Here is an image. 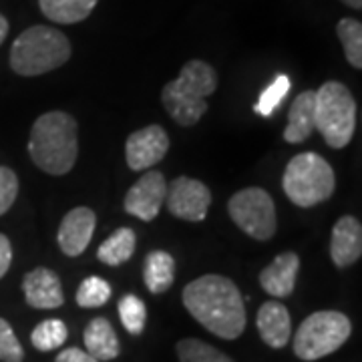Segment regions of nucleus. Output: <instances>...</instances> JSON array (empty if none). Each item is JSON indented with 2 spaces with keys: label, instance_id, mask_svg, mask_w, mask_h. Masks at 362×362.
<instances>
[{
  "label": "nucleus",
  "instance_id": "1",
  "mask_svg": "<svg viewBox=\"0 0 362 362\" xmlns=\"http://www.w3.org/2000/svg\"><path fill=\"white\" fill-rule=\"evenodd\" d=\"M183 306L207 332L235 340L246 330V306L238 286L220 274H206L183 288Z\"/></svg>",
  "mask_w": 362,
  "mask_h": 362
},
{
  "label": "nucleus",
  "instance_id": "2",
  "mask_svg": "<svg viewBox=\"0 0 362 362\" xmlns=\"http://www.w3.org/2000/svg\"><path fill=\"white\" fill-rule=\"evenodd\" d=\"M33 163L49 175H65L75 168L78 157V127L75 117L65 111L40 115L28 139Z\"/></svg>",
  "mask_w": 362,
  "mask_h": 362
},
{
  "label": "nucleus",
  "instance_id": "3",
  "mask_svg": "<svg viewBox=\"0 0 362 362\" xmlns=\"http://www.w3.org/2000/svg\"><path fill=\"white\" fill-rule=\"evenodd\" d=\"M218 89V73L206 61H187L180 77L169 81L161 90V103L169 117L181 125L192 127L207 111V97Z\"/></svg>",
  "mask_w": 362,
  "mask_h": 362
},
{
  "label": "nucleus",
  "instance_id": "4",
  "mask_svg": "<svg viewBox=\"0 0 362 362\" xmlns=\"http://www.w3.org/2000/svg\"><path fill=\"white\" fill-rule=\"evenodd\" d=\"M71 59V40L59 28L35 25L18 35L11 49V69L21 77H39Z\"/></svg>",
  "mask_w": 362,
  "mask_h": 362
},
{
  "label": "nucleus",
  "instance_id": "5",
  "mask_svg": "<svg viewBox=\"0 0 362 362\" xmlns=\"http://www.w3.org/2000/svg\"><path fill=\"white\" fill-rule=\"evenodd\" d=\"M314 123L332 149H344L356 131V101L344 83L328 81L314 90Z\"/></svg>",
  "mask_w": 362,
  "mask_h": 362
},
{
  "label": "nucleus",
  "instance_id": "6",
  "mask_svg": "<svg viewBox=\"0 0 362 362\" xmlns=\"http://www.w3.org/2000/svg\"><path fill=\"white\" fill-rule=\"evenodd\" d=\"M282 187L288 199L298 207H314L330 199L337 189L332 165L318 153H298L286 165Z\"/></svg>",
  "mask_w": 362,
  "mask_h": 362
},
{
  "label": "nucleus",
  "instance_id": "7",
  "mask_svg": "<svg viewBox=\"0 0 362 362\" xmlns=\"http://www.w3.org/2000/svg\"><path fill=\"white\" fill-rule=\"evenodd\" d=\"M352 332L349 316L338 310H320L310 314L294 334L292 349L300 361L314 362L337 352Z\"/></svg>",
  "mask_w": 362,
  "mask_h": 362
},
{
  "label": "nucleus",
  "instance_id": "8",
  "mask_svg": "<svg viewBox=\"0 0 362 362\" xmlns=\"http://www.w3.org/2000/svg\"><path fill=\"white\" fill-rule=\"evenodd\" d=\"M228 211L233 223L250 238L266 242L276 233V206L270 194L262 187H246L232 195Z\"/></svg>",
  "mask_w": 362,
  "mask_h": 362
},
{
  "label": "nucleus",
  "instance_id": "9",
  "mask_svg": "<svg viewBox=\"0 0 362 362\" xmlns=\"http://www.w3.org/2000/svg\"><path fill=\"white\" fill-rule=\"evenodd\" d=\"M165 204L169 214L177 220L202 221L211 206V192L204 181L181 175L168 185Z\"/></svg>",
  "mask_w": 362,
  "mask_h": 362
},
{
  "label": "nucleus",
  "instance_id": "10",
  "mask_svg": "<svg viewBox=\"0 0 362 362\" xmlns=\"http://www.w3.org/2000/svg\"><path fill=\"white\" fill-rule=\"evenodd\" d=\"M168 194V181L165 175L159 171H145L139 180L135 181L125 195V211L135 216L137 220L151 221L156 220L159 209L165 202Z\"/></svg>",
  "mask_w": 362,
  "mask_h": 362
},
{
  "label": "nucleus",
  "instance_id": "11",
  "mask_svg": "<svg viewBox=\"0 0 362 362\" xmlns=\"http://www.w3.org/2000/svg\"><path fill=\"white\" fill-rule=\"evenodd\" d=\"M169 151V137L163 127L147 125L131 133L125 143V159L133 171H145L159 163Z\"/></svg>",
  "mask_w": 362,
  "mask_h": 362
},
{
  "label": "nucleus",
  "instance_id": "12",
  "mask_svg": "<svg viewBox=\"0 0 362 362\" xmlns=\"http://www.w3.org/2000/svg\"><path fill=\"white\" fill-rule=\"evenodd\" d=\"M95 226H97V216L90 207H73L63 218L59 226V233H57L61 252L69 258L81 256L89 247Z\"/></svg>",
  "mask_w": 362,
  "mask_h": 362
},
{
  "label": "nucleus",
  "instance_id": "13",
  "mask_svg": "<svg viewBox=\"0 0 362 362\" xmlns=\"http://www.w3.org/2000/svg\"><path fill=\"white\" fill-rule=\"evenodd\" d=\"M23 292L26 304L37 310H54L65 302L61 278L49 268L28 272L23 278Z\"/></svg>",
  "mask_w": 362,
  "mask_h": 362
},
{
  "label": "nucleus",
  "instance_id": "14",
  "mask_svg": "<svg viewBox=\"0 0 362 362\" xmlns=\"http://www.w3.org/2000/svg\"><path fill=\"white\" fill-rule=\"evenodd\" d=\"M362 256V226L352 216H344L334 223L330 238V258L337 268H349Z\"/></svg>",
  "mask_w": 362,
  "mask_h": 362
},
{
  "label": "nucleus",
  "instance_id": "15",
  "mask_svg": "<svg viewBox=\"0 0 362 362\" xmlns=\"http://www.w3.org/2000/svg\"><path fill=\"white\" fill-rule=\"evenodd\" d=\"M298 270H300V256L294 252H284L259 272V286L264 288V292H268L274 298L292 296L296 288Z\"/></svg>",
  "mask_w": 362,
  "mask_h": 362
},
{
  "label": "nucleus",
  "instance_id": "16",
  "mask_svg": "<svg viewBox=\"0 0 362 362\" xmlns=\"http://www.w3.org/2000/svg\"><path fill=\"white\" fill-rule=\"evenodd\" d=\"M256 328L259 338L270 346V349H284L292 337V318L284 304L278 300L264 302L259 306L256 316Z\"/></svg>",
  "mask_w": 362,
  "mask_h": 362
},
{
  "label": "nucleus",
  "instance_id": "17",
  "mask_svg": "<svg viewBox=\"0 0 362 362\" xmlns=\"http://www.w3.org/2000/svg\"><path fill=\"white\" fill-rule=\"evenodd\" d=\"M83 342H85V350L99 362L115 361L121 352V344H119L115 328L103 316L93 318L87 324V328L83 332Z\"/></svg>",
  "mask_w": 362,
  "mask_h": 362
},
{
  "label": "nucleus",
  "instance_id": "18",
  "mask_svg": "<svg viewBox=\"0 0 362 362\" xmlns=\"http://www.w3.org/2000/svg\"><path fill=\"white\" fill-rule=\"evenodd\" d=\"M316 129L314 123V90H304L300 93L288 113V127L284 129V141L296 143L306 141Z\"/></svg>",
  "mask_w": 362,
  "mask_h": 362
},
{
  "label": "nucleus",
  "instance_id": "19",
  "mask_svg": "<svg viewBox=\"0 0 362 362\" xmlns=\"http://www.w3.org/2000/svg\"><path fill=\"white\" fill-rule=\"evenodd\" d=\"M175 280V259L168 252H149L143 264V282L151 294H163Z\"/></svg>",
  "mask_w": 362,
  "mask_h": 362
},
{
  "label": "nucleus",
  "instance_id": "20",
  "mask_svg": "<svg viewBox=\"0 0 362 362\" xmlns=\"http://www.w3.org/2000/svg\"><path fill=\"white\" fill-rule=\"evenodd\" d=\"M99 0H39L40 13L57 25H77L89 18Z\"/></svg>",
  "mask_w": 362,
  "mask_h": 362
},
{
  "label": "nucleus",
  "instance_id": "21",
  "mask_svg": "<svg viewBox=\"0 0 362 362\" xmlns=\"http://www.w3.org/2000/svg\"><path fill=\"white\" fill-rule=\"evenodd\" d=\"M135 252V232L131 228H119L97 250V258L105 266H121Z\"/></svg>",
  "mask_w": 362,
  "mask_h": 362
},
{
  "label": "nucleus",
  "instance_id": "22",
  "mask_svg": "<svg viewBox=\"0 0 362 362\" xmlns=\"http://www.w3.org/2000/svg\"><path fill=\"white\" fill-rule=\"evenodd\" d=\"M66 338H69V328L59 318L42 320L30 332V342L39 352H51V350L61 349L66 342Z\"/></svg>",
  "mask_w": 362,
  "mask_h": 362
},
{
  "label": "nucleus",
  "instance_id": "23",
  "mask_svg": "<svg viewBox=\"0 0 362 362\" xmlns=\"http://www.w3.org/2000/svg\"><path fill=\"white\" fill-rule=\"evenodd\" d=\"M337 35L342 49L346 54V61L354 69H362V25L354 18H342L337 25Z\"/></svg>",
  "mask_w": 362,
  "mask_h": 362
},
{
  "label": "nucleus",
  "instance_id": "24",
  "mask_svg": "<svg viewBox=\"0 0 362 362\" xmlns=\"http://www.w3.org/2000/svg\"><path fill=\"white\" fill-rule=\"evenodd\" d=\"M175 350L180 362H233L228 354L197 338H183Z\"/></svg>",
  "mask_w": 362,
  "mask_h": 362
},
{
  "label": "nucleus",
  "instance_id": "25",
  "mask_svg": "<svg viewBox=\"0 0 362 362\" xmlns=\"http://www.w3.org/2000/svg\"><path fill=\"white\" fill-rule=\"evenodd\" d=\"M117 308H119V318H121L123 328L133 337L143 334L145 322H147V308H145V302L141 298L135 294H125L119 300Z\"/></svg>",
  "mask_w": 362,
  "mask_h": 362
},
{
  "label": "nucleus",
  "instance_id": "26",
  "mask_svg": "<svg viewBox=\"0 0 362 362\" xmlns=\"http://www.w3.org/2000/svg\"><path fill=\"white\" fill-rule=\"evenodd\" d=\"M75 298L81 308H101L111 298V284L99 276H89L81 282Z\"/></svg>",
  "mask_w": 362,
  "mask_h": 362
},
{
  "label": "nucleus",
  "instance_id": "27",
  "mask_svg": "<svg viewBox=\"0 0 362 362\" xmlns=\"http://www.w3.org/2000/svg\"><path fill=\"white\" fill-rule=\"evenodd\" d=\"M290 89H292L290 77L278 75L266 89L262 90L258 103H256V113H259L262 117H270L280 107V103L284 101V97L290 93Z\"/></svg>",
  "mask_w": 362,
  "mask_h": 362
},
{
  "label": "nucleus",
  "instance_id": "28",
  "mask_svg": "<svg viewBox=\"0 0 362 362\" xmlns=\"http://www.w3.org/2000/svg\"><path fill=\"white\" fill-rule=\"evenodd\" d=\"M0 361L2 362H23L25 350L18 338L14 334L13 326L0 318Z\"/></svg>",
  "mask_w": 362,
  "mask_h": 362
},
{
  "label": "nucleus",
  "instance_id": "29",
  "mask_svg": "<svg viewBox=\"0 0 362 362\" xmlns=\"http://www.w3.org/2000/svg\"><path fill=\"white\" fill-rule=\"evenodd\" d=\"M18 195V177L11 168L0 165V216H4Z\"/></svg>",
  "mask_w": 362,
  "mask_h": 362
},
{
  "label": "nucleus",
  "instance_id": "30",
  "mask_svg": "<svg viewBox=\"0 0 362 362\" xmlns=\"http://www.w3.org/2000/svg\"><path fill=\"white\" fill-rule=\"evenodd\" d=\"M13 264V246H11V240L0 233V280L6 276V272Z\"/></svg>",
  "mask_w": 362,
  "mask_h": 362
},
{
  "label": "nucleus",
  "instance_id": "31",
  "mask_svg": "<svg viewBox=\"0 0 362 362\" xmlns=\"http://www.w3.org/2000/svg\"><path fill=\"white\" fill-rule=\"evenodd\" d=\"M54 362H99L97 358H93L87 350H81V349H65L61 350L59 354H57V358Z\"/></svg>",
  "mask_w": 362,
  "mask_h": 362
},
{
  "label": "nucleus",
  "instance_id": "32",
  "mask_svg": "<svg viewBox=\"0 0 362 362\" xmlns=\"http://www.w3.org/2000/svg\"><path fill=\"white\" fill-rule=\"evenodd\" d=\"M6 35H8V21L0 14V45L4 42L6 39Z\"/></svg>",
  "mask_w": 362,
  "mask_h": 362
},
{
  "label": "nucleus",
  "instance_id": "33",
  "mask_svg": "<svg viewBox=\"0 0 362 362\" xmlns=\"http://www.w3.org/2000/svg\"><path fill=\"white\" fill-rule=\"evenodd\" d=\"M340 2H344L346 6L354 8V11H361L362 8V0H340Z\"/></svg>",
  "mask_w": 362,
  "mask_h": 362
}]
</instances>
